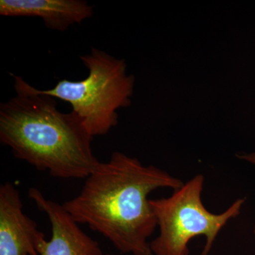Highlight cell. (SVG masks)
Listing matches in <instances>:
<instances>
[{
    "mask_svg": "<svg viewBox=\"0 0 255 255\" xmlns=\"http://www.w3.org/2000/svg\"><path fill=\"white\" fill-rule=\"evenodd\" d=\"M183 184L155 166L114 152L108 161L99 162L80 194L62 205L77 223L101 233L122 253L153 255L149 238L157 223L149 194Z\"/></svg>",
    "mask_w": 255,
    "mask_h": 255,
    "instance_id": "cell-1",
    "label": "cell"
},
{
    "mask_svg": "<svg viewBox=\"0 0 255 255\" xmlns=\"http://www.w3.org/2000/svg\"><path fill=\"white\" fill-rule=\"evenodd\" d=\"M14 77L16 95L0 105V141L16 158L61 179H86L99 164L93 136L72 111L63 113L56 99Z\"/></svg>",
    "mask_w": 255,
    "mask_h": 255,
    "instance_id": "cell-2",
    "label": "cell"
},
{
    "mask_svg": "<svg viewBox=\"0 0 255 255\" xmlns=\"http://www.w3.org/2000/svg\"><path fill=\"white\" fill-rule=\"evenodd\" d=\"M80 58L89 71L84 80L65 79L49 90H37L70 104L92 136L106 135L118 124L117 111L130 106L135 77L127 73L125 60L104 50L92 48Z\"/></svg>",
    "mask_w": 255,
    "mask_h": 255,
    "instance_id": "cell-3",
    "label": "cell"
},
{
    "mask_svg": "<svg viewBox=\"0 0 255 255\" xmlns=\"http://www.w3.org/2000/svg\"><path fill=\"white\" fill-rule=\"evenodd\" d=\"M204 181L203 174H196L169 197L150 199L159 231L150 243L152 255H189L191 240L204 236L201 255H209L221 230L241 214L246 197L235 201L221 214L208 211L201 199Z\"/></svg>",
    "mask_w": 255,
    "mask_h": 255,
    "instance_id": "cell-4",
    "label": "cell"
},
{
    "mask_svg": "<svg viewBox=\"0 0 255 255\" xmlns=\"http://www.w3.org/2000/svg\"><path fill=\"white\" fill-rule=\"evenodd\" d=\"M45 235L23 211L19 191L7 182L0 187V255H38Z\"/></svg>",
    "mask_w": 255,
    "mask_h": 255,
    "instance_id": "cell-5",
    "label": "cell"
},
{
    "mask_svg": "<svg viewBox=\"0 0 255 255\" xmlns=\"http://www.w3.org/2000/svg\"><path fill=\"white\" fill-rule=\"evenodd\" d=\"M28 196L47 215L51 225V238L41 243L38 255H115L104 253L98 243L82 231L63 205L46 199L36 188L29 189Z\"/></svg>",
    "mask_w": 255,
    "mask_h": 255,
    "instance_id": "cell-6",
    "label": "cell"
},
{
    "mask_svg": "<svg viewBox=\"0 0 255 255\" xmlns=\"http://www.w3.org/2000/svg\"><path fill=\"white\" fill-rule=\"evenodd\" d=\"M0 15L39 17L49 29L65 31L92 17L94 8L83 0H0Z\"/></svg>",
    "mask_w": 255,
    "mask_h": 255,
    "instance_id": "cell-7",
    "label": "cell"
},
{
    "mask_svg": "<svg viewBox=\"0 0 255 255\" xmlns=\"http://www.w3.org/2000/svg\"><path fill=\"white\" fill-rule=\"evenodd\" d=\"M236 157L241 160L246 161L248 163L255 165V152H248V153L241 152V153L236 154Z\"/></svg>",
    "mask_w": 255,
    "mask_h": 255,
    "instance_id": "cell-8",
    "label": "cell"
},
{
    "mask_svg": "<svg viewBox=\"0 0 255 255\" xmlns=\"http://www.w3.org/2000/svg\"><path fill=\"white\" fill-rule=\"evenodd\" d=\"M254 234H255V227H254Z\"/></svg>",
    "mask_w": 255,
    "mask_h": 255,
    "instance_id": "cell-9",
    "label": "cell"
}]
</instances>
